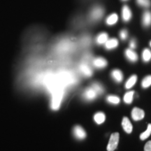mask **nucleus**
<instances>
[{"instance_id":"dca6fc26","label":"nucleus","mask_w":151,"mask_h":151,"mask_svg":"<svg viewBox=\"0 0 151 151\" xmlns=\"http://www.w3.org/2000/svg\"><path fill=\"white\" fill-rule=\"evenodd\" d=\"M137 76L136 75H132L130 78L128 79L127 83L125 84V88L127 89H130V88H132L134 84L137 83Z\"/></svg>"},{"instance_id":"f3484780","label":"nucleus","mask_w":151,"mask_h":151,"mask_svg":"<svg viewBox=\"0 0 151 151\" xmlns=\"http://www.w3.org/2000/svg\"><path fill=\"white\" fill-rule=\"evenodd\" d=\"M107 40H108V35L106 33H101L98 35L97 39H96V41L99 45L105 43Z\"/></svg>"},{"instance_id":"393cba45","label":"nucleus","mask_w":151,"mask_h":151,"mask_svg":"<svg viewBox=\"0 0 151 151\" xmlns=\"http://www.w3.org/2000/svg\"><path fill=\"white\" fill-rule=\"evenodd\" d=\"M120 37L122 40H125L127 37V31L126 29H122L120 32Z\"/></svg>"},{"instance_id":"f8f14e48","label":"nucleus","mask_w":151,"mask_h":151,"mask_svg":"<svg viewBox=\"0 0 151 151\" xmlns=\"http://www.w3.org/2000/svg\"><path fill=\"white\" fill-rule=\"evenodd\" d=\"M118 46V41L116 39H108L106 42L105 43L106 48L108 50H111V49L116 48Z\"/></svg>"},{"instance_id":"cd10ccee","label":"nucleus","mask_w":151,"mask_h":151,"mask_svg":"<svg viewBox=\"0 0 151 151\" xmlns=\"http://www.w3.org/2000/svg\"><path fill=\"white\" fill-rule=\"evenodd\" d=\"M122 1H127V0H122Z\"/></svg>"},{"instance_id":"f257e3e1","label":"nucleus","mask_w":151,"mask_h":151,"mask_svg":"<svg viewBox=\"0 0 151 151\" xmlns=\"http://www.w3.org/2000/svg\"><path fill=\"white\" fill-rule=\"evenodd\" d=\"M119 138H120V135H119L118 132H115V133L111 134L108 146H107V150L114 151L116 150L118 145Z\"/></svg>"},{"instance_id":"6e6552de","label":"nucleus","mask_w":151,"mask_h":151,"mask_svg":"<svg viewBox=\"0 0 151 151\" xmlns=\"http://www.w3.org/2000/svg\"><path fill=\"white\" fill-rule=\"evenodd\" d=\"M79 69H80L81 72L82 73L84 76H86L89 77L92 76V69H90V67L87 65L86 63L81 64L80 67H79Z\"/></svg>"},{"instance_id":"4468645a","label":"nucleus","mask_w":151,"mask_h":151,"mask_svg":"<svg viewBox=\"0 0 151 151\" xmlns=\"http://www.w3.org/2000/svg\"><path fill=\"white\" fill-rule=\"evenodd\" d=\"M105 119H106L105 114L104 113H101V112L96 113L94 116V121L97 122L98 124H102L103 122L105 121Z\"/></svg>"},{"instance_id":"4be33fe9","label":"nucleus","mask_w":151,"mask_h":151,"mask_svg":"<svg viewBox=\"0 0 151 151\" xmlns=\"http://www.w3.org/2000/svg\"><path fill=\"white\" fill-rule=\"evenodd\" d=\"M92 88L94 90V91L97 92V94H101L104 92V88L101 85L98 83H94L92 84Z\"/></svg>"},{"instance_id":"a211bd4d","label":"nucleus","mask_w":151,"mask_h":151,"mask_svg":"<svg viewBox=\"0 0 151 151\" xmlns=\"http://www.w3.org/2000/svg\"><path fill=\"white\" fill-rule=\"evenodd\" d=\"M134 94V91H129L124 94V102L128 104H131L132 102V101H133Z\"/></svg>"},{"instance_id":"9b49d317","label":"nucleus","mask_w":151,"mask_h":151,"mask_svg":"<svg viewBox=\"0 0 151 151\" xmlns=\"http://www.w3.org/2000/svg\"><path fill=\"white\" fill-rule=\"evenodd\" d=\"M92 64L97 68H104L107 65V62L103 58H97L92 62Z\"/></svg>"},{"instance_id":"0eeeda50","label":"nucleus","mask_w":151,"mask_h":151,"mask_svg":"<svg viewBox=\"0 0 151 151\" xmlns=\"http://www.w3.org/2000/svg\"><path fill=\"white\" fill-rule=\"evenodd\" d=\"M97 92L94 91V90L92 87H90V88L86 89V91H85L84 97L87 100H93L97 97Z\"/></svg>"},{"instance_id":"20e7f679","label":"nucleus","mask_w":151,"mask_h":151,"mask_svg":"<svg viewBox=\"0 0 151 151\" xmlns=\"http://www.w3.org/2000/svg\"><path fill=\"white\" fill-rule=\"evenodd\" d=\"M73 134L79 140H82L86 137V132L83 129V127L79 125L75 126V127L73 128Z\"/></svg>"},{"instance_id":"7ed1b4c3","label":"nucleus","mask_w":151,"mask_h":151,"mask_svg":"<svg viewBox=\"0 0 151 151\" xmlns=\"http://www.w3.org/2000/svg\"><path fill=\"white\" fill-rule=\"evenodd\" d=\"M144 111L139 108H137V107L134 108L133 110L132 111V118L134 120H136V121L142 120V119L144 118Z\"/></svg>"},{"instance_id":"f03ea898","label":"nucleus","mask_w":151,"mask_h":151,"mask_svg":"<svg viewBox=\"0 0 151 151\" xmlns=\"http://www.w3.org/2000/svg\"><path fill=\"white\" fill-rule=\"evenodd\" d=\"M104 9L100 6H96L92 9L90 11V17L93 20H99L104 15Z\"/></svg>"},{"instance_id":"9d476101","label":"nucleus","mask_w":151,"mask_h":151,"mask_svg":"<svg viewBox=\"0 0 151 151\" xmlns=\"http://www.w3.org/2000/svg\"><path fill=\"white\" fill-rule=\"evenodd\" d=\"M125 56L129 61H131L132 62L137 61L138 60L137 54L136 53L134 50H132V49L131 48L127 49V50H125Z\"/></svg>"},{"instance_id":"b1692460","label":"nucleus","mask_w":151,"mask_h":151,"mask_svg":"<svg viewBox=\"0 0 151 151\" xmlns=\"http://www.w3.org/2000/svg\"><path fill=\"white\" fill-rule=\"evenodd\" d=\"M107 101L109 103L113 104H118L120 103V98L117 97V96L110 95L107 97Z\"/></svg>"},{"instance_id":"a878e982","label":"nucleus","mask_w":151,"mask_h":151,"mask_svg":"<svg viewBox=\"0 0 151 151\" xmlns=\"http://www.w3.org/2000/svg\"><path fill=\"white\" fill-rule=\"evenodd\" d=\"M144 151H151V141H148L144 147Z\"/></svg>"},{"instance_id":"412c9836","label":"nucleus","mask_w":151,"mask_h":151,"mask_svg":"<svg viewBox=\"0 0 151 151\" xmlns=\"http://www.w3.org/2000/svg\"><path fill=\"white\" fill-rule=\"evenodd\" d=\"M141 86L143 88H147L151 86V75L147 76L143 79L142 83H141Z\"/></svg>"},{"instance_id":"423d86ee","label":"nucleus","mask_w":151,"mask_h":151,"mask_svg":"<svg viewBox=\"0 0 151 151\" xmlns=\"http://www.w3.org/2000/svg\"><path fill=\"white\" fill-rule=\"evenodd\" d=\"M122 126L123 127L124 132H127V134L132 133V129H133V127H132V124L129 120V118H127V117H124L122 119Z\"/></svg>"},{"instance_id":"aec40b11","label":"nucleus","mask_w":151,"mask_h":151,"mask_svg":"<svg viewBox=\"0 0 151 151\" xmlns=\"http://www.w3.org/2000/svg\"><path fill=\"white\" fill-rule=\"evenodd\" d=\"M142 58L144 62H148L151 59V51L149 49L146 48L143 50L142 54Z\"/></svg>"},{"instance_id":"c85d7f7f","label":"nucleus","mask_w":151,"mask_h":151,"mask_svg":"<svg viewBox=\"0 0 151 151\" xmlns=\"http://www.w3.org/2000/svg\"><path fill=\"white\" fill-rule=\"evenodd\" d=\"M150 46H151V41H150Z\"/></svg>"},{"instance_id":"5701e85b","label":"nucleus","mask_w":151,"mask_h":151,"mask_svg":"<svg viewBox=\"0 0 151 151\" xmlns=\"http://www.w3.org/2000/svg\"><path fill=\"white\" fill-rule=\"evenodd\" d=\"M137 3L139 6L145 7V8L150 6L151 5L150 0H137Z\"/></svg>"},{"instance_id":"1a4fd4ad","label":"nucleus","mask_w":151,"mask_h":151,"mask_svg":"<svg viewBox=\"0 0 151 151\" xmlns=\"http://www.w3.org/2000/svg\"><path fill=\"white\" fill-rule=\"evenodd\" d=\"M142 23L144 27H149L151 24V13L150 11H146L143 13Z\"/></svg>"},{"instance_id":"39448f33","label":"nucleus","mask_w":151,"mask_h":151,"mask_svg":"<svg viewBox=\"0 0 151 151\" xmlns=\"http://www.w3.org/2000/svg\"><path fill=\"white\" fill-rule=\"evenodd\" d=\"M122 20L124 22L129 21L132 18V11L127 5H124L122 9Z\"/></svg>"},{"instance_id":"ddd939ff","label":"nucleus","mask_w":151,"mask_h":151,"mask_svg":"<svg viewBox=\"0 0 151 151\" xmlns=\"http://www.w3.org/2000/svg\"><path fill=\"white\" fill-rule=\"evenodd\" d=\"M112 76L113 78L115 79V81H116L117 82L120 83L122 81V78H123V75H122V73L121 71L119 70V69H114L112 71Z\"/></svg>"},{"instance_id":"2eb2a0df","label":"nucleus","mask_w":151,"mask_h":151,"mask_svg":"<svg viewBox=\"0 0 151 151\" xmlns=\"http://www.w3.org/2000/svg\"><path fill=\"white\" fill-rule=\"evenodd\" d=\"M118 15L116 14H111L110 16L106 18V24H109V25H113V24H115L116 23L117 21H118Z\"/></svg>"},{"instance_id":"6ab92c4d","label":"nucleus","mask_w":151,"mask_h":151,"mask_svg":"<svg viewBox=\"0 0 151 151\" xmlns=\"http://www.w3.org/2000/svg\"><path fill=\"white\" fill-rule=\"evenodd\" d=\"M151 134V124H148V127L146 131L144 132H143L142 134H141L140 135V139L141 140H146V139H148V138L150 137Z\"/></svg>"},{"instance_id":"bb28decb","label":"nucleus","mask_w":151,"mask_h":151,"mask_svg":"<svg viewBox=\"0 0 151 151\" xmlns=\"http://www.w3.org/2000/svg\"><path fill=\"white\" fill-rule=\"evenodd\" d=\"M129 46H130V48H131V49H134L136 47H137V43H136L135 40L132 39V40L130 41Z\"/></svg>"}]
</instances>
